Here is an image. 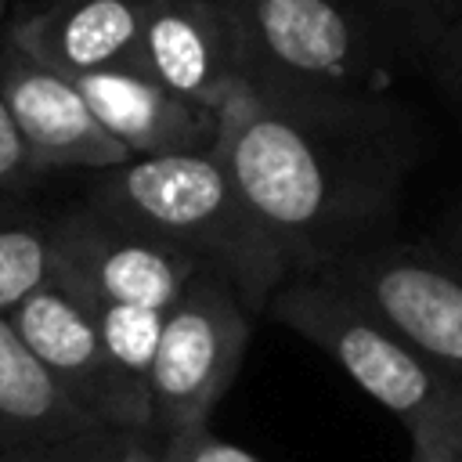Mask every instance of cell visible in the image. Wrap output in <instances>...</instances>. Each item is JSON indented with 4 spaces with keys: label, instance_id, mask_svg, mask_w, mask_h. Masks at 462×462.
I'll return each mask as SVG.
<instances>
[{
    "label": "cell",
    "instance_id": "1",
    "mask_svg": "<svg viewBox=\"0 0 462 462\" xmlns=\"http://www.w3.org/2000/svg\"><path fill=\"white\" fill-rule=\"evenodd\" d=\"M213 152L289 274L318 271L379 238L408 170L404 126H350L238 90Z\"/></svg>",
    "mask_w": 462,
    "mask_h": 462
},
{
    "label": "cell",
    "instance_id": "2",
    "mask_svg": "<svg viewBox=\"0 0 462 462\" xmlns=\"http://www.w3.org/2000/svg\"><path fill=\"white\" fill-rule=\"evenodd\" d=\"M256 97L350 126H404L393 83L411 43L397 0H224Z\"/></svg>",
    "mask_w": 462,
    "mask_h": 462
},
{
    "label": "cell",
    "instance_id": "3",
    "mask_svg": "<svg viewBox=\"0 0 462 462\" xmlns=\"http://www.w3.org/2000/svg\"><path fill=\"white\" fill-rule=\"evenodd\" d=\"M87 206L188 249L202 267L220 271L256 318L289 274L213 148L134 155L97 170Z\"/></svg>",
    "mask_w": 462,
    "mask_h": 462
},
{
    "label": "cell",
    "instance_id": "4",
    "mask_svg": "<svg viewBox=\"0 0 462 462\" xmlns=\"http://www.w3.org/2000/svg\"><path fill=\"white\" fill-rule=\"evenodd\" d=\"M263 318L325 350L415 440L462 451V383L354 292L325 274L296 271L278 282Z\"/></svg>",
    "mask_w": 462,
    "mask_h": 462
},
{
    "label": "cell",
    "instance_id": "5",
    "mask_svg": "<svg viewBox=\"0 0 462 462\" xmlns=\"http://www.w3.org/2000/svg\"><path fill=\"white\" fill-rule=\"evenodd\" d=\"M253 321L256 314L220 271L199 267L191 274L173 307H166L152 365V422L144 444L209 422L242 368Z\"/></svg>",
    "mask_w": 462,
    "mask_h": 462
},
{
    "label": "cell",
    "instance_id": "6",
    "mask_svg": "<svg viewBox=\"0 0 462 462\" xmlns=\"http://www.w3.org/2000/svg\"><path fill=\"white\" fill-rule=\"evenodd\" d=\"M314 274L354 292L462 383V263L440 245L375 238Z\"/></svg>",
    "mask_w": 462,
    "mask_h": 462
},
{
    "label": "cell",
    "instance_id": "7",
    "mask_svg": "<svg viewBox=\"0 0 462 462\" xmlns=\"http://www.w3.org/2000/svg\"><path fill=\"white\" fill-rule=\"evenodd\" d=\"M14 332L32 350V357L51 372V379L101 426L148 437L152 404L141 397L112 365L90 307L61 282L47 278L22 303L7 310Z\"/></svg>",
    "mask_w": 462,
    "mask_h": 462
},
{
    "label": "cell",
    "instance_id": "8",
    "mask_svg": "<svg viewBox=\"0 0 462 462\" xmlns=\"http://www.w3.org/2000/svg\"><path fill=\"white\" fill-rule=\"evenodd\" d=\"M202 263L148 231H137L94 206L54 217V278L83 300L173 307Z\"/></svg>",
    "mask_w": 462,
    "mask_h": 462
},
{
    "label": "cell",
    "instance_id": "9",
    "mask_svg": "<svg viewBox=\"0 0 462 462\" xmlns=\"http://www.w3.org/2000/svg\"><path fill=\"white\" fill-rule=\"evenodd\" d=\"M0 97L40 177L54 170L97 173L134 159L130 148L101 126L72 76L43 65L7 36L0 47Z\"/></svg>",
    "mask_w": 462,
    "mask_h": 462
},
{
    "label": "cell",
    "instance_id": "10",
    "mask_svg": "<svg viewBox=\"0 0 462 462\" xmlns=\"http://www.w3.org/2000/svg\"><path fill=\"white\" fill-rule=\"evenodd\" d=\"M134 69L220 112L242 90L238 36L224 0H148Z\"/></svg>",
    "mask_w": 462,
    "mask_h": 462
},
{
    "label": "cell",
    "instance_id": "11",
    "mask_svg": "<svg viewBox=\"0 0 462 462\" xmlns=\"http://www.w3.org/2000/svg\"><path fill=\"white\" fill-rule=\"evenodd\" d=\"M101 126L130 155L209 152L220 134V112L199 105L141 69H97L72 76Z\"/></svg>",
    "mask_w": 462,
    "mask_h": 462
},
{
    "label": "cell",
    "instance_id": "12",
    "mask_svg": "<svg viewBox=\"0 0 462 462\" xmlns=\"http://www.w3.org/2000/svg\"><path fill=\"white\" fill-rule=\"evenodd\" d=\"M148 0H43L7 18V40L43 65L83 76L134 69Z\"/></svg>",
    "mask_w": 462,
    "mask_h": 462
},
{
    "label": "cell",
    "instance_id": "13",
    "mask_svg": "<svg viewBox=\"0 0 462 462\" xmlns=\"http://www.w3.org/2000/svg\"><path fill=\"white\" fill-rule=\"evenodd\" d=\"M90 430H108L94 422L32 357V350L14 332L11 318L0 310V448L65 440Z\"/></svg>",
    "mask_w": 462,
    "mask_h": 462
},
{
    "label": "cell",
    "instance_id": "14",
    "mask_svg": "<svg viewBox=\"0 0 462 462\" xmlns=\"http://www.w3.org/2000/svg\"><path fill=\"white\" fill-rule=\"evenodd\" d=\"M54 274V217L40 213L22 191L0 188V310L7 314Z\"/></svg>",
    "mask_w": 462,
    "mask_h": 462
},
{
    "label": "cell",
    "instance_id": "15",
    "mask_svg": "<svg viewBox=\"0 0 462 462\" xmlns=\"http://www.w3.org/2000/svg\"><path fill=\"white\" fill-rule=\"evenodd\" d=\"M415 65L462 116V4L397 0Z\"/></svg>",
    "mask_w": 462,
    "mask_h": 462
},
{
    "label": "cell",
    "instance_id": "16",
    "mask_svg": "<svg viewBox=\"0 0 462 462\" xmlns=\"http://www.w3.org/2000/svg\"><path fill=\"white\" fill-rule=\"evenodd\" d=\"M83 303L90 307L101 343L112 365L119 368V375L152 404V365H155L166 310L141 307V303H116V300H83Z\"/></svg>",
    "mask_w": 462,
    "mask_h": 462
},
{
    "label": "cell",
    "instance_id": "17",
    "mask_svg": "<svg viewBox=\"0 0 462 462\" xmlns=\"http://www.w3.org/2000/svg\"><path fill=\"white\" fill-rule=\"evenodd\" d=\"M137 437L119 430H90L65 440L0 448V462H126Z\"/></svg>",
    "mask_w": 462,
    "mask_h": 462
},
{
    "label": "cell",
    "instance_id": "18",
    "mask_svg": "<svg viewBox=\"0 0 462 462\" xmlns=\"http://www.w3.org/2000/svg\"><path fill=\"white\" fill-rule=\"evenodd\" d=\"M144 458L148 462H263L260 455H253V451H245L231 440H220L209 430V422L144 444Z\"/></svg>",
    "mask_w": 462,
    "mask_h": 462
},
{
    "label": "cell",
    "instance_id": "19",
    "mask_svg": "<svg viewBox=\"0 0 462 462\" xmlns=\"http://www.w3.org/2000/svg\"><path fill=\"white\" fill-rule=\"evenodd\" d=\"M36 166L29 159V148L7 112V101L0 97V188L7 191H25L36 180Z\"/></svg>",
    "mask_w": 462,
    "mask_h": 462
},
{
    "label": "cell",
    "instance_id": "20",
    "mask_svg": "<svg viewBox=\"0 0 462 462\" xmlns=\"http://www.w3.org/2000/svg\"><path fill=\"white\" fill-rule=\"evenodd\" d=\"M408 462H462V451L448 448V444H433V440H415L411 437V458Z\"/></svg>",
    "mask_w": 462,
    "mask_h": 462
},
{
    "label": "cell",
    "instance_id": "21",
    "mask_svg": "<svg viewBox=\"0 0 462 462\" xmlns=\"http://www.w3.org/2000/svg\"><path fill=\"white\" fill-rule=\"evenodd\" d=\"M430 242H433V245H440L455 263H462V213L448 217V224H444Z\"/></svg>",
    "mask_w": 462,
    "mask_h": 462
},
{
    "label": "cell",
    "instance_id": "22",
    "mask_svg": "<svg viewBox=\"0 0 462 462\" xmlns=\"http://www.w3.org/2000/svg\"><path fill=\"white\" fill-rule=\"evenodd\" d=\"M126 462H148V458H144V444H141V440H134V448H130Z\"/></svg>",
    "mask_w": 462,
    "mask_h": 462
},
{
    "label": "cell",
    "instance_id": "23",
    "mask_svg": "<svg viewBox=\"0 0 462 462\" xmlns=\"http://www.w3.org/2000/svg\"><path fill=\"white\" fill-rule=\"evenodd\" d=\"M7 18H11V11H7V0H0V47H4V32H7Z\"/></svg>",
    "mask_w": 462,
    "mask_h": 462
},
{
    "label": "cell",
    "instance_id": "24",
    "mask_svg": "<svg viewBox=\"0 0 462 462\" xmlns=\"http://www.w3.org/2000/svg\"><path fill=\"white\" fill-rule=\"evenodd\" d=\"M448 4H462V0H448Z\"/></svg>",
    "mask_w": 462,
    "mask_h": 462
}]
</instances>
